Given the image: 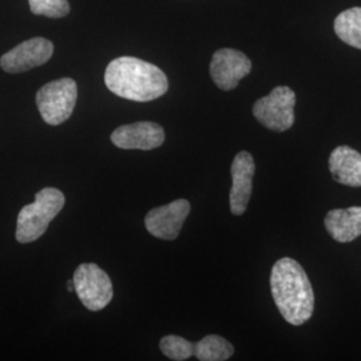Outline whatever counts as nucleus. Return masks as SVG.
Instances as JSON below:
<instances>
[{
	"mask_svg": "<svg viewBox=\"0 0 361 361\" xmlns=\"http://www.w3.org/2000/svg\"><path fill=\"white\" fill-rule=\"evenodd\" d=\"M190 213L188 200H176L164 207L152 209L145 217L147 232L159 240H176L180 235L182 225Z\"/></svg>",
	"mask_w": 361,
	"mask_h": 361,
	"instance_id": "1a4fd4ad",
	"label": "nucleus"
},
{
	"mask_svg": "<svg viewBox=\"0 0 361 361\" xmlns=\"http://www.w3.org/2000/svg\"><path fill=\"white\" fill-rule=\"evenodd\" d=\"M65 194L55 188H44L35 194L34 204L22 207L18 214L15 237L20 244L40 238L65 207Z\"/></svg>",
	"mask_w": 361,
	"mask_h": 361,
	"instance_id": "7ed1b4c3",
	"label": "nucleus"
},
{
	"mask_svg": "<svg viewBox=\"0 0 361 361\" xmlns=\"http://www.w3.org/2000/svg\"><path fill=\"white\" fill-rule=\"evenodd\" d=\"M111 142L123 150H153L165 142V130L155 122H135L113 131Z\"/></svg>",
	"mask_w": 361,
	"mask_h": 361,
	"instance_id": "9d476101",
	"label": "nucleus"
},
{
	"mask_svg": "<svg viewBox=\"0 0 361 361\" xmlns=\"http://www.w3.org/2000/svg\"><path fill=\"white\" fill-rule=\"evenodd\" d=\"M161 352L170 360L183 361L190 359L194 355V344L180 336H165L159 341Z\"/></svg>",
	"mask_w": 361,
	"mask_h": 361,
	"instance_id": "dca6fc26",
	"label": "nucleus"
},
{
	"mask_svg": "<svg viewBox=\"0 0 361 361\" xmlns=\"http://www.w3.org/2000/svg\"><path fill=\"white\" fill-rule=\"evenodd\" d=\"M332 177L341 185L360 188L361 154L349 146H338L329 157Z\"/></svg>",
	"mask_w": 361,
	"mask_h": 361,
	"instance_id": "f8f14e48",
	"label": "nucleus"
},
{
	"mask_svg": "<svg viewBox=\"0 0 361 361\" xmlns=\"http://www.w3.org/2000/svg\"><path fill=\"white\" fill-rule=\"evenodd\" d=\"M232 189L229 195L231 212L234 216H241L246 212L252 190L256 164L250 153L240 152L233 159Z\"/></svg>",
	"mask_w": 361,
	"mask_h": 361,
	"instance_id": "9b49d317",
	"label": "nucleus"
},
{
	"mask_svg": "<svg viewBox=\"0 0 361 361\" xmlns=\"http://www.w3.org/2000/svg\"><path fill=\"white\" fill-rule=\"evenodd\" d=\"M271 296L286 323L302 325L314 310V293L302 267L293 258L279 259L271 273Z\"/></svg>",
	"mask_w": 361,
	"mask_h": 361,
	"instance_id": "f03ea898",
	"label": "nucleus"
},
{
	"mask_svg": "<svg viewBox=\"0 0 361 361\" xmlns=\"http://www.w3.org/2000/svg\"><path fill=\"white\" fill-rule=\"evenodd\" d=\"M73 281L78 298L91 312L104 310L113 300V283L97 264L79 265Z\"/></svg>",
	"mask_w": 361,
	"mask_h": 361,
	"instance_id": "423d86ee",
	"label": "nucleus"
},
{
	"mask_svg": "<svg viewBox=\"0 0 361 361\" xmlns=\"http://www.w3.org/2000/svg\"><path fill=\"white\" fill-rule=\"evenodd\" d=\"M296 94L288 86H277L253 106V116L271 131H286L295 123Z\"/></svg>",
	"mask_w": 361,
	"mask_h": 361,
	"instance_id": "39448f33",
	"label": "nucleus"
},
{
	"mask_svg": "<svg viewBox=\"0 0 361 361\" xmlns=\"http://www.w3.org/2000/svg\"><path fill=\"white\" fill-rule=\"evenodd\" d=\"M67 289H68L70 292H75V286H74V281H68V283H67Z\"/></svg>",
	"mask_w": 361,
	"mask_h": 361,
	"instance_id": "a211bd4d",
	"label": "nucleus"
},
{
	"mask_svg": "<svg viewBox=\"0 0 361 361\" xmlns=\"http://www.w3.org/2000/svg\"><path fill=\"white\" fill-rule=\"evenodd\" d=\"M325 228L338 243H350L361 235V207L334 209L325 216Z\"/></svg>",
	"mask_w": 361,
	"mask_h": 361,
	"instance_id": "ddd939ff",
	"label": "nucleus"
},
{
	"mask_svg": "<svg viewBox=\"0 0 361 361\" xmlns=\"http://www.w3.org/2000/svg\"><path fill=\"white\" fill-rule=\"evenodd\" d=\"M54 44L49 39L32 38L18 44L0 58V67L8 74H19L44 65L51 59Z\"/></svg>",
	"mask_w": 361,
	"mask_h": 361,
	"instance_id": "0eeeda50",
	"label": "nucleus"
},
{
	"mask_svg": "<svg viewBox=\"0 0 361 361\" xmlns=\"http://www.w3.org/2000/svg\"><path fill=\"white\" fill-rule=\"evenodd\" d=\"M335 32L344 43L361 50V7L340 13L335 19Z\"/></svg>",
	"mask_w": 361,
	"mask_h": 361,
	"instance_id": "4468645a",
	"label": "nucleus"
},
{
	"mask_svg": "<svg viewBox=\"0 0 361 361\" xmlns=\"http://www.w3.org/2000/svg\"><path fill=\"white\" fill-rule=\"evenodd\" d=\"M107 89L123 99L150 102L169 90L166 74L155 65L134 56H119L104 71Z\"/></svg>",
	"mask_w": 361,
	"mask_h": 361,
	"instance_id": "f257e3e1",
	"label": "nucleus"
},
{
	"mask_svg": "<svg viewBox=\"0 0 361 361\" xmlns=\"http://www.w3.org/2000/svg\"><path fill=\"white\" fill-rule=\"evenodd\" d=\"M77 98V82L71 78H61L44 85L37 92L35 101L43 121L58 126L73 116Z\"/></svg>",
	"mask_w": 361,
	"mask_h": 361,
	"instance_id": "20e7f679",
	"label": "nucleus"
},
{
	"mask_svg": "<svg viewBox=\"0 0 361 361\" xmlns=\"http://www.w3.org/2000/svg\"><path fill=\"white\" fill-rule=\"evenodd\" d=\"M234 353L232 344L217 335H209L194 344V356L201 361H225Z\"/></svg>",
	"mask_w": 361,
	"mask_h": 361,
	"instance_id": "2eb2a0df",
	"label": "nucleus"
},
{
	"mask_svg": "<svg viewBox=\"0 0 361 361\" xmlns=\"http://www.w3.org/2000/svg\"><path fill=\"white\" fill-rule=\"evenodd\" d=\"M30 10L34 15H43L51 19L63 18L70 13L67 0H28Z\"/></svg>",
	"mask_w": 361,
	"mask_h": 361,
	"instance_id": "f3484780",
	"label": "nucleus"
},
{
	"mask_svg": "<svg viewBox=\"0 0 361 361\" xmlns=\"http://www.w3.org/2000/svg\"><path fill=\"white\" fill-rule=\"evenodd\" d=\"M252 71V62L244 52L234 49H221L214 52L210 62V75L216 86L224 91L234 90L240 80Z\"/></svg>",
	"mask_w": 361,
	"mask_h": 361,
	"instance_id": "6e6552de",
	"label": "nucleus"
}]
</instances>
